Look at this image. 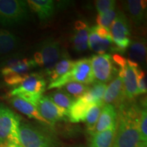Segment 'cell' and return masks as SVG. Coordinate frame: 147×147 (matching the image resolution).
Wrapping results in <instances>:
<instances>
[{"label": "cell", "instance_id": "1", "mask_svg": "<svg viewBox=\"0 0 147 147\" xmlns=\"http://www.w3.org/2000/svg\"><path fill=\"white\" fill-rule=\"evenodd\" d=\"M141 108L129 101L119 108L115 136L111 147H147L139 131Z\"/></svg>", "mask_w": 147, "mask_h": 147}, {"label": "cell", "instance_id": "2", "mask_svg": "<svg viewBox=\"0 0 147 147\" xmlns=\"http://www.w3.org/2000/svg\"><path fill=\"white\" fill-rule=\"evenodd\" d=\"M71 82H80L86 85L95 82L89 58H83L75 61L74 65L71 70L55 81L50 82L47 89H61L65 84Z\"/></svg>", "mask_w": 147, "mask_h": 147}, {"label": "cell", "instance_id": "3", "mask_svg": "<svg viewBox=\"0 0 147 147\" xmlns=\"http://www.w3.org/2000/svg\"><path fill=\"white\" fill-rule=\"evenodd\" d=\"M47 82L38 73L29 74L25 80L8 93L9 96L18 97L34 106L46 91Z\"/></svg>", "mask_w": 147, "mask_h": 147}, {"label": "cell", "instance_id": "4", "mask_svg": "<svg viewBox=\"0 0 147 147\" xmlns=\"http://www.w3.org/2000/svg\"><path fill=\"white\" fill-rule=\"evenodd\" d=\"M29 18V6L23 0H0V25L11 27Z\"/></svg>", "mask_w": 147, "mask_h": 147}, {"label": "cell", "instance_id": "5", "mask_svg": "<svg viewBox=\"0 0 147 147\" xmlns=\"http://www.w3.org/2000/svg\"><path fill=\"white\" fill-rule=\"evenodd\" d=\"M21 118L10 108L0 105V143L20 144Z\"/></svg>", "mask_w": 147, "mask_h": 147}, {"label": "cell", "instance_id": "6", "mask_svg": "<svg viewBox=\"0 0 147 147\" xmlns=\"http://www.w3.org/2000/svg\"><path fill=\"white\" fill-rule=\"evenodd\" d=\"M19 141L23 147H59L50 134L25 123H20Z\"/></svg>", "mask_w": 147, "mask_h": 147}, {"label": "cell", "instance_id": "7", "mask_svg": "<svg viewBox=\"0 0 147 147\" xmlns=\"http://www.w3.org/2000/svg\"><path fill=\"white\" fill-rule=\"evenodd\" d=\"M61 57L59 43L53 38H49L40 44L39 51L35 53L34 60L37 65L44 67L47 75L53 69Z\"/></svg>", "mask_w": 147, "mask_h": 147}, {"label": "cell", "instance_id": "8", "mask_svg": "<svg viewBox=\"0 0 147 147\" xmlns=\"http://www.w3.org/2000/svg\"><path fill=\"white\" fill-rule=\"evenodd\" d=\"M90 60L95 81L106 84L118 75L119 68L110 54L93 55Z\"/></svg>", "mask_w": 147, "mask_h": 147}, {"label": "cell", "instance_id": "9", "mask_svg": "<svg viewBox=\"0 0 147 147\" xmlns=\"http://www.w3.org/2000/svg\"><path fill=\"white\" fill-rule=\"evenodd\" d=\"M112 40L118 53L125 51L131 43V32L129 21L122 11H117V16L110 27Z\"/></svg>", "mask_w": 147, "mask_h": 147}, {"label": "cell", "instance_id": "10", "mask_svg": "<svg viewBox=\"0 0 147 147\" xmlns=\"http://www.w3.org/2000/svg\"><path fill=\"white\" fill-rule=\"evenodd\" d=\"M35 107L40 115L52 126L58 121H65L68 119L69 110L56 105L47 96L42 95Z\"/></svg>", "mask_w": 147, "mask_h": 147}, {"label": "cell", "instance_id": "11", "mask_svg": "<svg viewBox=\"0 0 147 147\" xmlns=\"http://www.w3.org/2000/svg\"><path fill=\"white\" fill-rule=\"evenodd\" d=\"M139 65L127 59L126 65L123 68L120 69L118 75L123 79L124 87V95L129 102H132L138 94L137 74Z\"/></svg>", "mask_w": 147, "mask_h": 147}, {"label": "cell", "instance_id": "12", "mask_svg": "<svg viewBox=\"0 0 147 147\" xmlns=\"http://www.w3.org/2000/svg\"><path fill=\"white\" fill-rule=\"evenodd\" d=\"M126 101L123 79L117 75L106 88L103 102L104 104H112L117 109Z\"/></svg>", "mask_w": 147, "mask_h": 147}, {"label": "cell", "instance_id": "13", "mask_svg": "<svg viewBox=\"0 0 147 147\" xmlns=\"http://www.w3.org/2000/svg\"><path fill=\"white\" fill-rule=\"evenodd\" d=\"M37 66L33 59L21 58L20 57L10 58L3 62L0 72L3 76L8 74H23Z\"/></svg>", "mask_w": 147, "mask_h": 147}, {"label": "cell", "instance_id": "14", "mask_svg": "<svg viewBox=\"0 0 147 147\" xmlns=\"http://www.w3.org/2000/svg\"><path fill=\"white\" fill-rule=\"evenodd\" d=\"M88 47L98 55L105 54L107 51L118 53L116 46L114 45L112 38H102L98 36L93 27L90 28L88 40Z\"/></svg>", "mask_w": 147, "mask_h": 147}, {"label": "cell", "instance_id": "15", "mask_svg": "<svg viewBox=\"0 0 147 147\" xmlns=\"http://www.w3.org/2000/svg\"><path fill=\"white\" fill-rule=\"evenodd\" d=\"M75 32L71 42L73 49L77 53H82L88 49V40L90 27L87 23L82 21H77L74 24Z\"/></svg>", "mask_w": 147, "mask_h": 147}, {"label": "cell", "instance_id": "16", "mask_svg": "<svg viewBox=\"0 0 147 147\" xmlns=\"http://www.w3.org/2000/svg\"><path fill=\"white\" fill-rule=\"evenodd\" d=\"M27 3L42 22H47L54 15L55 6L52 0H29Z\"/></svg>", "mask_w": 147, "mask_h": 147}, {"label": "cell", "instance_id": "17", "mask_svg": "<svg viewBox=\"0 0 147 147\" xmlns=\"http://www.w3.org/2000/svg\"><path fill=\"white\" fill-rule=\"evenodd\" d=\"M146 1L128 0L125 3V9L128 12L132 23L137 28L140 27L145 21Z\"/></svg>", "mask_w": 147, "mask_h": 147}, {"label": "cell", "instance_id": "18", "mask_svg": "<svg viewBox=\"0 0 147 147\" xmlns=\"http://www.w3.org/2000/svg\"><path fill=\"white\" fill-rule=\"evenodd\" d=\"M10 103L14 108H16L18 111L21 112V113L27 116L29 118L35 119V120L39 121L42 124L45 125H49L52 127L48 121L45 120L43 117L40 115V114L32 104L27 102V101L23 100L18 97H12L10 99Z\"/></svg>", "mask_w": 147, "mask_h": 147}, {"label": "cell", "instance_id": "19", "mask_svg": "<svg viewBox=\"0 0 147 147\" xmlns=\"http://www.w3.org/2000/svg\"><path fill=\"white\" fill-rule=\"evenodd\" d=\"M117 110L112 104H104L93 133L101 132L117 124Z\"/></svg>", "mask_w": 147, "mask_h": 147}, {"label": "cell", "instance_id": "20", "mask_svg": "<svg viewBox=\"0 0 147 147\" xmlns=\"http://www.w3.org/2000/svg\"><path fill=\"white\" fill-rule=\"evenodd\" d=\"M129 59L137 64L144 63L146 56V42L143 38H136L129 46Z\"/></svg>", "mask_w": 147, "mask_h": 147}, {"label": "cell", "instance_id": "21", "mask_svg": "<svg viewBox=\"0 0 147 147\" xmlns=\"http://www.w3.org/2000/svg\"><path fill=\"white\" fill-rule=\"evenodd\" d=\"M117 124L101 132L92 133L90 146L92 147H111L115 139Z\"/></svg>", "mask_w": 147, "mask_h": 147}, {"label": "cell", "instance_id": "22", "mask_svg": "<svg viewBox=\"0 0 147 147\" xmlns=\"http://www.w3.org/2000/svg\"><path fill=\"white\" fill-rule=\"evenodd\" d=\"M90 106L91 104H88L82 97L77 99L69 110V121L74 123L84 122Z\"/></svg>", "mask_w": 147, "mask_h": 147}, {"label": "cell", "instance_id": "23", "mask_svg": "<svg viewBox=\"0 0 147 147\" xmlns=\"http://www.w3.org/2000/svg\"><path fill=\"white\" fill-rule=\"evenodd\" d=\"M107 87V84L95 81V82H93L91 87L89 88L87 93L81 97L91 105L102 103Z\"/></svg>", "mask_w": 147, "mask_h": 147}, {"label": "cell", "instance_id": "24", "mask_svg": "<svg viewBox=\"0 0 147 147\" xmlns=\"http://www.w3.org/2000/svg\"><path fill=\"white\" fill-rule=\"evenodd\" d=\"M19 39L15 35L3 29H0V55L7 54L16 49Z\"/></svg>", "mask_w": 147, "mask_h": 147}, {"label": "cell", "instance_id": "25", "mask_svg": "<svg viewBox=\"0 0 147 147\" xmlns=\"http://www.w3.org/2000/svg\"><path fill=\"white\" fill-rule=\"evenodd\" d=\"M61 58V59L56 63L52 70L47 74V76H49L50 82L55 81L59 77L68 72L74 65L75 61L71 60V59L66 57Z\"/></svg>", "mask_w": 147, "mask_h": 147}, {"label": "cell", "instance_id": "26", "mask_svg": "<svg viewBox=\"0 0 147 147\" xmlns=\"http://www.w3.org/2000/svg\"><path fill=\"white\" fill-rule=\"evenodd\" d=\"M50 100L59 107L69 110L77 99L71 96L64 90L58 89L47 95Z\"/></svg>", "mask_w": 147, "mask_h": 147}, {"label": "cell", "instance_id": "27", "mask_svg": "<svg viewBox=\"0 0 147 147\" xmlns=\"http://www.w3.org/2000/svg\"><path fill=\"white\" fill-rule=\"evenodd\" d=\"M104 103H100V104H91L88 110L87 115H86L85 122L87 125V130L89 134H92L94 132L95 125H96L97 121H98L99 117H100L101 111H102Z\"/></svg>", "mask_w": 147, "mask_h": 147}, {"label": "cell", "instance_id": "28", "mask_svg": "<svg viewBox=\"0 0 147 147\" xmlns=\"http://www.w3.org/2000/svg\"><path fill=\"white\" fill-rule=\"evenodd\" d=\"M64 91L75 99H78L87 93L89 87L86 84L76 82H71L67 83L63 87Z\"/></svg>", "mask_w": 147, "mask_h": 147}, {"label": "cell", "instance_id": "29", "mask_svg": "<svg viewBox=\"0 0 147 147\" xmlns=\"http://www.w3.org/2000/svg\"><path fill=\"white\" fill-rule=\"evenodd\" d=\"M117 8H115L113 10L108 11V12L104 14H98L97 16L96 19L97 25H100V26L104 27L105 28L110 29V27L111 26L114 19H115L116 16H117Z\"/></svg>", "mask_w": 147, "mask_h": 147}, {"label": "cell", "instance_id": "30", "mask_svg": "<svg viewBox=\"0 0 147 147\" xmlns=\"http://www.w3.org/2000/svg\"><path fill=\"white\" fill-rule=\"evenodd\" d=\"M139 131L142 140L147 144V113L146 106H143L139 117Z\"/></svg>", "mask_w": 147, "mask_h": 147}, {"label": "cell", "instance_id": "31", "mask_svg": "<svg viewBox=\"0 0 147 147\" xmlns=\"http://www.w3.org/2000/svg\"><path fill=\"white\" fill-rule=\"evenodd\" d=\"M95 5L98 14H102L116 8L117 1L115 0H97Z\"/></svg>", "mask_w": 147, "mask_h": 147}, {"label": "cell", "instance_id": "32", "mask_svg": "<svg viewBox=\"0 0 147 147\" xmlns=\"http://www.w3.org/2000/svg\"><path fill=\"white\" fill-rule=\"evenodd\" d=\"M29 73L23 74H8L3 77V80L5 83L10 87H18L20 85L25 78L28 76Z\"/></svg>", "mask_w": 147, "mask_h": 147}, {"label": "cell", "instance_id": "33", "mask_svg": "<svg viewBox=\"0 0 147 147\" xmlns=\"http://www.w3.org/2000/svg\"><path fill=\"white\" fill-rule=\"evenodd\" d=\"M137 87L138 95L146 94L147 91L146 74L140 67L137 74Z\"/></svg>", "mask_w": 147, "mask_h": 147}, {"label": "cell", "instance_id": "34", "mask_svg": "<svg viewBox=\"0 0 147 147\" xmlns=\"http://www.w3.org/2000/svg\"><path fill=\"white\" fill-rule=\"evenodd\" d=\"M0 147H23L21 145H17L10 143H0Z\"/></svg>", "mask_w": 147, "mask_h": 147}, {"label": "cell", "instance_id": "35", "mask_svg": "<svg viewBox=\"0 0 147 147\" xmlns=\"http://www.w3.org/2000/svg\"><path fill=\"white\" fill-rule=\"evenodd\" d=\"M3 90L1 87H0V98H3V97L6 96V95H5L4 93H3Z\"/></svg>", "mask_w": 147, "mask_h": 147}, {"label": "cell", "instance_id": "36", "mask_svg": "<svg viewBox=\"0 0 147 147\" xmlns=\"http://www.w3.org/2000/svg\"><path fill=\"white\" fill-rule=\"evenodd\" d=\"M82 147H92V146H90V145H89V146H82Z\"/></svg>", "mask_w": 147, "mask_h": 147}]
</instances>
